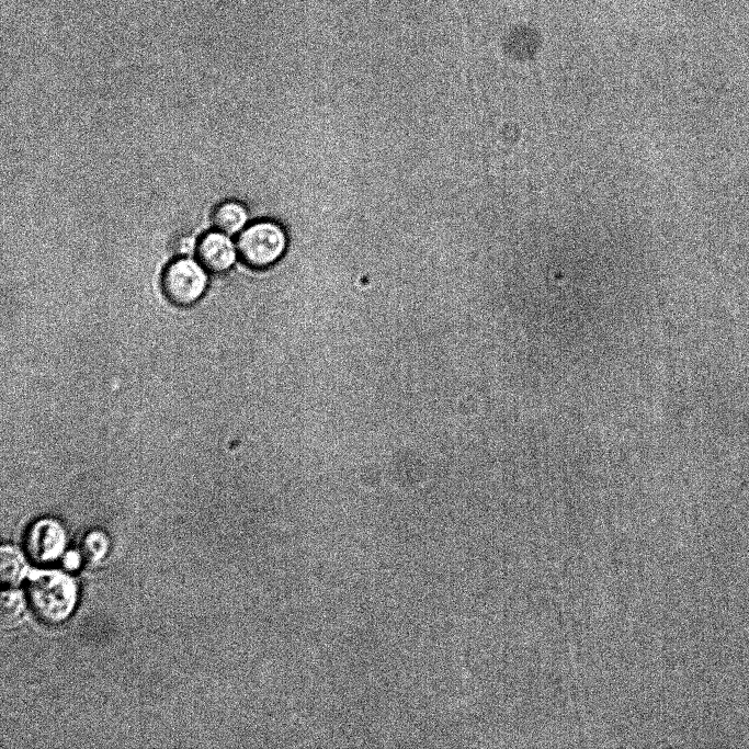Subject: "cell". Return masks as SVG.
Listing matches in <instances>:
<instances>
[{
	"instance_id": "obj_1",
	"label": "cell",
	"mask_w": 749,
	"mask_h": 749,
	"mask_svg": "<svg viewBox=\"0 0 749 749\" xmlns=\"http://www.w3.org/2000/svg\"><path fill=\"white\" fill-rule=\"evenodd\" d=\"M29 603L35 615L47 624H58L72 613L78 591L75 581L59 571H38L27 585Z\"/></svg>"
},
{
	"instance_id": "obj_2",
	"label": "cell",
	"mask_w": 749,
	"mask_h": 749,
	"mask_svg": "<svg viewBox=\"0 0 749 749\" xmlns=\"http://www.w3.org/2000/svg\"><path fill=\"white\" fill-rule=\"evenodd\" d=\"M286 228L275 219H258L237 238L239 259L249 268L266 269L284 257L288 248Z\"/></svg>"
},
{
	"instance_id": "obj_3",
	"label": "cell",
	"mask_w": 749,
	"mask_h": 749,
	"mask_svg": "<svg viewBox=\"0 0 749 749\" xmlns=\"http://www.w3.org/2000/svg\"><path fill=\"white\" fill-rule=\"evenodd\" d=\"M207 284L206 269L197 260L183 256L172 260L161 276L164 296L180 307L195 304L204 295Z\"/></svg>"
},
{
	"instance_id": "obj_4",
	"label": "cell",
	"mask_w": 749,
	"mask_h": 749,
	"mask_svg": "<svg viewBox=\"0 0 749 749\" xmlns=\"http://www.w3.org/2000/svg\"><path fill=\"white\" fill-rule=\"evenodd\" d=\"M66 542V531L61 523L52 518H43L30 526L25 536V549L33 561L49 564L60 557Z\"/></svg>"
},
{
	"instance_id": "obj_5",
	"label": "cell",
	"mask_w": 749,
	"mask_h": 749,
	"mask_svg": "<svg viewBox=\"0 0 749 749\" xmlns=\"http://www.w3.org/2000/svg\"><path fill=\"white\" fill-rule=\"evenodd\" d=\"M195 254L206 271L215 274L229 271L239 257L231 237L218 230L205 234L197 241Z\"/></svg>"
},
{
	"instance_id": "obj_6",
	"label": "cell",
	"mask_w": 749,
	"mask_h": 749,
	"mask_svg": "<svg viewBox=\"0 0 749 749\" xmlns=\"http://www.w3.org/2000/svg\"><path fill=\"white\" fill-rule=\"evenodd\" d=\"M212 222L216 230L232 237L249 225V212L241 202L227 200L214 208Z\"/></svg>"
},
{
	"instance_id": "obj_7",
	"label": "cell",
	"mask_w": 749,
	"mask_h": 749,
	"mask_svg": "<svg viewBox=\"0 0 749 749\" xmlns=\"http://www.w3.org/2000/svg\"><path fill=\"white\" fill-rule=\"evenodd\" d=\"M27 565L22 553L11 545H2L0 552V575L3 585L18 586L24 578Z\"/></svg>"
},
{
	"instance_id": "obj_8",
	"label": "cell",
	"mask_w": 749,
	"mask_h": 749,
	"mask_svg": "<svg viewBox=\"0 0 749 749\" xmlns=\"http://www.w3.org/2000/svg\"><path fill=\"white\" fill-rule=\"evenodd\" d=\"M25 603L22 594L15 590H4L0 600L1 625L4 628L15 627L23 621Z\"/></svg>"
},
{
	"instance_id": "obj_9",
	"label": "cell",
	"mask_w": 749,
	"mask_h": 749,
	"mask_svg": "<svg viewBox=\"0 0 749 749\" xmlns=\"http://www.w3.org/2000/svg\"><path fill=\"white\" fill-rule=\"evenodd\" d=\"M109 551V536L100 530H93L86 534L81 544L80 556L89 565L95 566L104 560Z\"/></svg>"
},
{
	"instance_id": "obj_10",
	"label": "cell",
	"mask_w": 749,
	"mask_h": 749,
	"mask_svg": "<svg viewBox=\"0 0 749 749\" xmlns=\"http://www.w3.org/2000/svg\"><path fill=\"white\" fill-rule=\"evenodd\" d=\"M197 242L192 241V237H183L179 245L178 250L183 257H188L192 251L195 252Z\"/></svg>"
},
{
	"instance_id": "obj_11",
	"label": "cell",
	"mask_w": 749,
	"mask_h": 749,
	"mask_svg": "<svg viewBox=\"0 0 749 749\" xmlns=\"http://www.w3.org/2000/svg\"><path fill=\"white\" fill-rule=\"evenodd\" d=\"M80 559H81V556H80V555H78V554H76V553H68V554L64 557V561H63V563H64V566H65L67 569L72 570V569H76V568L79 566Z\"/></svg>"
}]
</instances>
